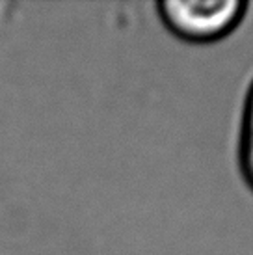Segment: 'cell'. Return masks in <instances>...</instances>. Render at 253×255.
<instances>
[{
	"mask_svg": "<svg viewBox=\"0 0 253 255\" xmlns=\"http://www.w3.org/2000/svg\"><path fill=\"white\" fill-rule=\"evenodd\" d=\"M164 26L190 43H214L244 22L250 2L244 0H162L155 4Z\"/></svg>",
	"mask_w": 253,
	"mask_h": 255,
	"instance_id": "1",
	"label": "cell"
},
{
	"mask_svg": "<svg viewBox=\"0 0 253 255\" xmlns=\"http://www.w3.org/2000/svg\"><path fill=\"white\" fill-rule=\"evenodd\" d=\"M239 164L242 177L253 190V77L248 84L239 127Z\"/></svg>",
	"mask_w": 253,
	"mask_h": 255,
	"instance_id": "2",
	"label": "cell"
}]
</instances>
